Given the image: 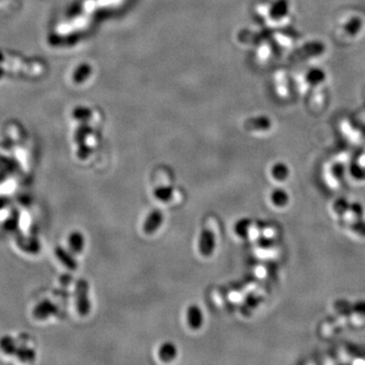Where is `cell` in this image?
Returning <instances> with one entry per match:
<instances>
[{"mask_svg": "<svg viewBox=\"0 0 365 365\" xmlns=\"http://www.w3.org/2000/svg\"><path fill=\"white\" fill-rule=\"evenodd\" d=\"M90 284L83 278L78 279L75 282L74 288V296H75V305L77 312L80 315H88L92 309V304L89 297Z\"/></svg>", "mask_w": 365, "mask_h": 365, "instance_id": "obj_1", "label": "cell"}, {"mask_svg": "<svg viewBox=\"0 0 365 365\" xmlns=\"http://www.w3.org/2000/svg\"><path fill=\"white\" fill-rule=\"evenodd\" d=\"M325 50H326V47L323 43L318 42V41H313V42L308 43V44L304 45L303 47H300L296 49L295 51H293L289 55L288 59L292 63L304 62L310 58L321 55L325 52Z\"/></svg>", "mask_w": 365, "mask_h": 365, "instance_id": "obj_2", "label": "cell"}, {"mask_svg": "<svg viewBox=\"0 0 365 365\" xmlns=\"http://www.w3.org/2000/svg\"><path fill=\"white\" fill-rule=\"evenodd\" d=\"M216 248V239L214 232L209 228H204L200 232L198 241V250L201 256L211 257Z\"/></svg>", "mask_w": 365, "mask_h": 365, "instance_id": "obj_3", "label": "cell"}, {"mask_svg": "<svg viewBox=\"0 0 365 365\" xmlns=\"http://www.w3.org/2000/svg\"><path fill=\"white\" fill-rule=\"evenodd\" d=\"M163 220V213L159 209H154L153 211L149 212L145 220L143 221L142 229L146 234H154L160 228Z\"/></svg>", "mask_w": 365, "mask_h": 365, "instance_id": "obj_4", "label": "cell"}, {"mask_svg": "<svg viewBox=\"0 0 365 365\" xmlns=\"http://www.w3.org/2000/svg\"><path fill=\"white\" fill-rule=\"evenodd\" d=\"M58 312L57 306L49 299H44L38 303L32 312V314L37 320H45L54 315Z\"/></svg>", "mask_w": 365, "mask_h": 365, "instance_id": "obj_5", "label": "cell"}, {"mask_svg": "<svg viewBox=\"0 0 365 365\" xmlns=\"http://www.w3.org/2000/svg\"><path fill=\"white\" fill-rule=\"evenodd\" d=\"M187 324L191 330H199L204 323V314L198 305H191L186 313Z\"/></svg>", "mask_w": 365, "mask_h": 365, "instance_id": "obj_6", "label": "cell"}, {"mask_svg": "<svg viewBox=\"0 0 365 365\" xmlns=\"http://www.w3.org/2000/svg\"><path fill=\"white\" fill-rule=\"evenodd\" d=\"M54 255L58 259V261L65 266L67 269H69L70 271H75L78 267L77 261L75 260V258L73 257V253L66 249H64L61 246H57L54 249Z\"/></svg>", "mask_w": 365, "mask_h": 365, "instance_id": "obj_7", "label": "cell"}, {"mask_svg": "<svg viewBox=\"0 0 365 365\" xmlns=\"http://www.w3.org/2000/svg\"><path fill=\"white\" fill-rule=\"evenodd\" d=\"M157 355L160 361L164 363H169L176 359L178 355V348L173 342H164L159 346Z\"/></svg>", "mask_w": 365, "mask_h": 365, "instance_id": "obj_8", "label": "cell"}, {"mask_svg": "<svg viewBox=\"0 0 365 365\" xmlns=\"http://www.w3.org/2000/svg\"><path fill=\"white\" fill-rule=\"evenodd\" d=\"M68 247L73 254H80L85 248L84 235L79 230H73L69 233Z\"/></svg>", "mask_w": 365, "mask_h": 365, "instance_id": "obj_9", "label": "cell"}, {"mask_svg": "<svg viewBox=\"0 0 365 365\" xmlns=\"http://www.w3.org/2000/svg\"><path fill=\"white\" fill-rule=\"evenodd\" d=\"M289 10L288 0H276L270 9V16L274 20H279L285 17Z\"/></svg>", "mask_w": 365, "mask_h": 365, "instance_id": "obj_10", "label": "cell"}, {"mask_svg": "<svg viewBox=\"0 0 365 365\" xmlns=\"http://www.w3.org/2000/svg\"><path fill=\"white\" fill-rule=\"evenodd\" d=\"M16 245L19 247L20 250H23L29 254H37L40 251V244L35 238H25L19 237L16 240Z\"/></svg>", "mask_w": 365, "mask_h": 365, "instance_id": "obj_11", "label": "cell"}, {"mask_svg": "<svg viewBox=\"0 0 365 365\" xmlns=\"http://www.w3.org/2000/svg\"><path fill=\"white\" fill-rule=\"evenodd\" d=\"M18 347L17 341L9 335H4L0 338V350L6 355H15Z\"/></svg>", "mask_w": 365, "mask_h": 365, "instance_id": "obj_12", "label": "cell"}, {"mask_svg": "<svg viewBox=\"0 0 365 365\" xmlns=\"http://www.w3.org/2000/svg\"><path fill=\"white\" fill-rule=\"evenodd\" d=\"M175 189L171 186H159L154 190V197L161 202H168L174 197Z\"/></svg>", "mask_w": 365, "mask_h": 365, "instance_id": "obj_13", "label": "cell"}, {"mask_svg": "<svg viewBox=\"0 0 365 365\" xmlns=\"http://www.w3.org/2000/svg\"><path fill=\"white\" fill-rule=\"evenodd\" d=\"M14 356L23 362H33L36 358V351L27 345L18 344Z\"/></svg>", "mask_w": 365, "mask_h": 365, "instance_id": "obj_14", "label": "cell"}, {"mask_svg": "<svg viewBox=\"0 0 365 365\" xmlns=\"http://www.w3.org/2000/svg\"><path fill=\"white\" fill-rule=\"evenodd\" d=\"M325 79H326V74L323 70L319 68H313L306 75L307 82L311 85H313V87L314 85H318L319 83L324 82Z\"/></svg>", "mask_w": 365, "mask_h": 365, "instance_id": "obj_15", "label": "cell"}, {"mask_svg": "<svg viewBox=\"0 0 365 365\" xmlns=\"http://www.w3.org/2000/svg\"><path fill=\"white\" fill-rule=\"evenodd\" d=\"M362 25H363L362 19L358 16H354L350 20L347 21L345 27H344V30H345V32L348 36L354 37L360 32V30L362 28Z\"/></svg>", "mask_w": 365, "mask_h": 365, "instance_id": "obj_16", "label": "cell"}, {"mask_svg": "<svg viewBox=\"0 0 365 365\" xmlns=\"http://www.w3.org/2000/svg\"><path fill=\"white\" fill-rule=\"evenodd\" d=\"M247 127L250 129H257V130H267L271 127V120L267 117L255 118L248 121Z\"/></svg>", "mask_w": 365, "mask_h": 365, "instance_id": "obj_17", "label": "cell"}, {"mask_svg": "<svg viewBox=\"0 0 365 365\" xmlns=\"http://www.w3.org/2000/svg\"><path fill=\"white\" fill-rule=\"evenodd\" d=\"M18 224H19V213L17 212V210L16 211L14 210L4 221L3 226L8 231H15L18 228Z\"/></svg>", "mask_w": 365, "mask_h": 365, "instance_id": "obj_18", "label": "cell"}, {"mask_svg": "<svg viewBox=\"0 0 365 365\" xmlns=\"http://www.w3.org/2000/svg\"><path fill=\"white\" fill-rule=\"evenodd\" d=\"M17 163L14 159L0 155V169H5L6 171H13L16 169Z\"/></svg>", "mask_w": 365, "mask_h": 365, "instance_id": "obj_19", "label": "cell"}, {"mask_svg": "<svg viewBox=\"0 0 365 365\" xmlns=\"http://www.w3.org/2000/svg\"><path fill=\"white\" fill-rule=\"evenodd\" d=\"M234 230L240 237H246L247 230H248V221L247 220H241L234 226Z\"/></svg>", "mask_w": 365, "mask_h": 365, "instance_id": "obj_20", "label": "cell"}, {"mask_svg": "<svg viewBox=\"0 0 365 365\" xmlns=\"http://www.w3.org/2000/svg\"><path fill=\"white\" fill-rule=\"evenodd\" d=\"M6 74V70L2 67H0V79H1L2 77H4Z\"/></svg>", "mask_w": 365, "mask_h": 365, "instance_id": "obj_21", "label": "cell"}, {"mask_svg": "<svg viewBox=\"0 0 365 365\" xmlns=\"http://www.w3.org/2000/svg\"><path fill=\"white\" fill-rule=\"evenodd\" d=\"M6 204V200L3 198H0V208H3Z\"/></svg>", "mask_w": 365, "mask_h": 365, "instance_id": "obj_22", "label": "cell"}, {"mask_svg": "<svg viewBox=\"0 0 365 365\" xmlns=\"http://www.w3.org/2000/svg\"><path fill=\"white\" fill-rule=\"evenodd\" d=\"M5 60V58H4V56L2 55V53L1 52H0V62H3Z\"/></svg>", "mask_w": 365, "mask_h": 365, "instance_id": "obj_23", "label": "cell"}]
</instances>
